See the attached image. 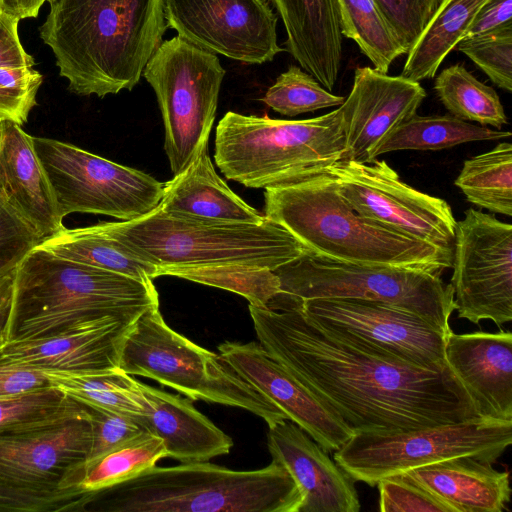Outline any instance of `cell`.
Masks as SVG:
<instances>
[{"mask_svg":"<svg viewBox=\"0 0 512 512\" xmlns=\"http://www.w3.org/2000/svg\"><path fill=\"white\" fill-rule=\"evenodd\" d=\"M259 344L354 432L405 431L479 417L448 368L398 362L315 324L298 308L249 304Z\"/></svg>","mask_w":512,"mask_h":512,"instance_id":"cell-1","label":"cell"},{"mask_svg":"<svg viewBox=\"0 0 512 512\" xmlns=\"http://www.w3.org/2000/svg\"><path fill=\"white\" fill-rule=\"evenodd\" d=\"M40 38L68 90L103 98L131 91L162 43V0H52Z\"/></svg>","mask_w":512,"mask_h":512,"instance_id":"cell-2","label":"cell"},{"mask_svg":"<svg viewBox=\"0 0 512 512\" xmlns=\"http://www.w3.org/2000/svg\"><path fill=\"white\" fill-rule=\"evenodd\" d=\"M264 202V216L285 228L314 257L437 275L451 268V252L358 215L329 173L267 188Z\"/></svg>","mask_w":512,"mask_h":512,"instance_id":"cell-3","label":"cell"},{"mask_svg":"<svg viewBox=\"0 0 512 512\" xmlns=\"http://www.w3.org/2000/svg\"><path fill=\"white\" fill-rule=\"evenodd\" d=\"M158 306L153 282L36 247L15 272L6 341L49 337L106 317L134 322L145 311Z\"/></svg>","mask_w":512,"mask_h":512,"instance_id":"cell-4","label":"cell"},{"mask_svg":"<svg viewBox=\"0 0 512 512\" xmlns=\"http://www.w3.org/2000/svg\"><path fill=\"white\" fill-rule=\"evenodd\" d=\"M300 492L281 465L232 470L208 461L153 467L86 492L76 512H299Z\"/></svg>","mask_w":512,"mask_h":512,"instance_id":"cell-5","label":"cell"},{"mask_svg":"<svg viewBox=\"0 0 512 512\" xmlns=\"http://www.w3.org/2000/svg\"><path fill=\"white\" fill-rule=\"evenodd\" d=\"M96 226L139 257L159 268L243 265L276 270L307 251L282 226L226 222L165 212Z\"/></svg>","mask_w":512,"mask_h":512,"instance_id":"cell-6","label":"cell"},{"mask_svg":"<svg viewBox=\"0 0 512 512\" xmlns=\"http://www.w3.org/2000/svg\"><path fill=\"white\" fill-rule=\"evenodd\" d=\"M344 153L339 107L302 120L229 111L216 127L217 167L248 188L267 189L328 173Z\"/></svg>","mask_w":512,"mask_h":512,"instance_id":"cell-7","label":"cell"},{"mask_svg":"<svg viewBox=\"0 0 512 512\" xmlns=\"http://www.w3.org/2000/svg\"><path fill=\"white\" fill-rule=\"evenodd\" d=\"M119 370L155 380L190 400L247 410L261 417L268 427L287 420L219 354L168 326L159 306L145 311L132 324L121 349Z\"/></svg>","mask_w":512,"mask_h":512,"instance_id":"cell-8","label":"cell"},{"mask_svg":"<svg viewBox=\"0 0 512 512\" xmlns=\"http://www.w3.org/2000/svg\"><path fill=\"white\" fill-rule=\"evenodd\" d=\"M512 442V421L482 417L405 431L354 432L334 461L354 481L370 486L387 476L470 456L494 463Z\"/></svg>","mask_w":512,"mask_h":512,"instance_id":"cell-9","label":"cell"},{"mask_svg":"<svg viewBox=\"0 0 512 512\" xmlns=\"http://www.w3.org/2000/svg\"><path fill=\"white\" fill-rule=\"evenodd\" d=\"M225 69L216 54L179 36L162 41L143 70L161 111L173 176L208 148Z\"/></svg>","mask_w":512,"mask_h":512,"instance_id":"cell-10","label":"cell"},{"mask_svg":"<svg viewBox=\"0 0 512 512\" xmlns=\"http://www.w3.org/2000/svg\"><path fill=\"white\" fill-rule=\"evenodd\" d=\"M278 294L298 299L347 298L396 306L451 331L455 310L451 284L424 270L355 265L314 257L307 252L276 270Z\"/></svg>","mask_w":512,"mask_h":512,"instance_id":"cell-11","label":"cell"},{"mask_svg":"<svg viewBox=\"0 0 512 512\" xmlns=\"http://www.w3.org/2000/svg\"><path fill=\"white\" fill-rule=\"evenodd\" d=\"M36 154L51 185L60 214H101L121 221L156 209L164 183L75 145L32 136Z\"/></svg>","mask_w":512,"mask_h":512,"instance_id":"cell-12","label":"cell"},{"mask_svg":"<svg viewBox=\"0 0 512 512\" xmlns=\"http://www.w3.org/2000/svg\"><path fill=\"white\" fill-rule=\"evenodd\" d=\"M284 306L298 308L315 324L375 354L426 369L447 368L444 351L452 331L405 309L359 299L298 300L281 294L267 308Z\"/></svg>","mask_w":512,"mask_h":512,"instance_id":"cell-13","label":"cell"},{"mask_svg":"<svg viewBox=\"0 0 512 512\" xmlns=\"http://www.w3.org/2000/svg\"><path fill=\"white\" fill-rule=\"evenodd\" d=\"M328 173L358 215L452 253L457 221L451 206L403 182L385 160H341Z\"/></svg>","mask_w":512,"mask_h":512,"instance_id":"cell-14","label":"cell"},{"mask_svg":"<svg viewBox=\"0 0 512 512\" xmlns=\"http://www.w3.org/2000/svg\"><path fill=\"white\" fill-rule=\"evenodd\" d=\"M91 443L83 404L75 413L0 431V483L48 496L83 494L78 485Z\"/></svg>","mask_w":512,"mask_h":512,"instance_id":"cell-15","label":"cell"},{"mask_svg":"<svg viewBox=\"0 0 512 512\" xmlns=\"http://www.w3.org/2000/svg\"><path fill=\"white\" fill-rule=\"evenodd\" d=\"M451 286L458 318L512 320V225L474 208L456 222Z\"/></svg>","mask_w":512,"mask_h":512,"instance_id":"cell-16","label":"cell"},{"mask_svg":"<svg viewBox=\"0 0 512 512\" xmlns=\"http://www.w3.org/2000/svg\"><path fill=\"white\" fill-rule=\"evenodd\" d=\"M167 27L203 50L246 64L283 51L277 16L265 0H162Z\"/></svg>","mask_w":512,"mask_h":512,"instance_id":"cell-17","label":"cell"},{"mask_svg":"<svg viewBox=\"0 0 512 512\" xmlns=\"http://www.w3.org/2000/svg\"><path fill=\"white\" fill-rule=\"evenodd\" d=\"M217 349L242 379L326 452L337 450L354 434L341 417L319 401L259 343L225 341Z\"/></svg>","mask_w":512,"mask_h":512,"instance_id":"cell-18","label":"cell"},{"mask_svg":"<svg viewBox=\"0 0 512 512\" xmlns=\"http://www.w3.org/2000/svg\"><path fill=\"white\" fill-rule=\"evenodd\" d=\"M420 82L390 76L373 67H357L352 89L339 106L345 138L343 160L371 163L378 144L417 114L426 98Z\"/></svg>","mask_w":512,"mask_h":512,"instance_id":"cell-19","label":"cell"},{"mask_svg":"<svg viewBox=\"0 0 512 512\" xmlns=\"http://www.w3.org/2000/svg\"><path fill=\"white\" fill-rule=\"evenodd\" d=\"M134 322L115 317L77 324L58 334L0 345V360L41 371L109 373Z\"/></svg>","mask_w":512,"mask_h":512,"instance_id":"cell-20","label":"cell"},{"mask_svg":"<svg viewBox=\"0 0 512 512\" xmlns=\"http://www.w3.org/2000/svg\"><path fill=\"white\" fill-rule=\"evenodd\" d=\"M267 446L300 492L299 512H359L355 481L298 425L283 420L270 426Z\"/></svg>","mask_w":512,"mask_h":512,"instance_id":"cell-21","label":"cell"},{"mask_svg":"<svg viewBox=\"0 0 512 512\" xmlns=\"http://www.w3.org/2000/svg\"><path fill=\"white\" fill-rule=\"evenodd\" d=\"M445 363L471 399L477 415L512 421V334L473 332L446 340Z\"/></svg>","mask_w":512,"mask_h":512,"instance_id":"cell-22","label":"cell"},{"mask_svg":"<svg viewBox=\"0 0 512 512\" xmlns=\"http://www.w3.org/2000/svg\"><path fill=\"white\" fill-rule=\"evenodd\" d=\"M0 199L45 240L65 227L32 136L0 121Z\"/></svg>","mask_w":512,"mask_h":512,"instance_id":"cell-23","label":"cell"},{"mask_svg":"<svg viewBox=\"0 0 512 512\" xmlns=\"http://www.w3.org/2000/svg\"><path fill=\"white\" fill-rule=\"evenodd\" d=\"M140 388L145 410L136 418L163 441L167 457L182 463L202 462L230 452L232 438L198 411L192 400L142 382Z\"/></svg>","mask_w":512,"mask_h":512,"instance_id":"cell-24","label":"cell"},{"mask_svg":"<svg viewBox=\"0 0 512 512\" xmlns=\"http://www.w3.org/2000/svg\"><path fill=\"white\" fill-rule=\"evenodd\" d=\"M286 30V50L325 89H334L342 62L337 0H271Z\"/></svg>","mask_w":512,"mask_h":512,"instance_id":"cell-25","label":"cell"},{"mask_svg":"<svg viewBox=\"0 0 512 512\" xmlns=\"http://www.w3.org/2000/svg\"><path fill=\"white\" fill-rule=\"evenodd\" d=\"M404 474L454 512H503L511 498L509 473L470 456L443 460Z\"/></svg>","mask_w":512,"mask_h":512,"instance_id":"cell-26","label":"cell"},{"mask_svg":"<svg viewBox=\"0 0 512 512\" xmlns=\"http://www.w3.org/2000/svg\"><path fill=\"white\" fill-rule=\"evenodd\" d=\"M158 207L169 213L226 222L262 223L266 219L220 178L208 148L184 171L164 183Z\"/></svg>","mask_w":512,"mask_h":512,"instance_id":"cell-27","label":"cell"},{"mask_svg":"<svg viewBox=\"0 0 512 512\" xmlns=\"http://www.w3.org/2000/svg\"><path fill=\"white\" fill-rule=\"evenodd\" d=\"M60 257L125 275L143 282L159 277V268L101 231L96 224L64 228L39 246Z\"/></svg>","mask_w":512,"mask_h":512,"instance_id":"cell-28","label":"cell"},{"mask_svg":"<svg viewBox=\"0 0 512 512\" xmlns=\"http://www.w3.org/2000/svg\"><path fill=\"white\" fill-rule=\"evenodd\" d=\"M489 0H444L408 51L401 76L416 82L434 78L448 54Z\"/></svg>","mask_w":512,"mask_h":512,"instance_id":"cell-29","label":"cell"},{"mask_svg":"<svg viewBox=\"0 0 512 512\" xmlns=\"http://www.w3.org/2000/svg\"><path fill=\"white\" fill-rule=\"evenodd\" d=\"M18 23L0 11V120L22 126L37 104L43 76L20 42Z\"/></svg>","mask_w":512,"mask_h":512,"instance_id":"cell-30","label":"cell"},{"mask_svg":"<svg viewBox=\"0 0 512 512\" xmlns=\"http://www.w3.org/2000/svg\"><path fill=\"white\" fill-rule=\"evenodd\" d=\"M509 131L471 124L451 114L420 116L415 114L402 122L378 144L374 157L399 150L437 151L486 140H501Z\"/></svg>","mask_w":512,"mask_h":512,"instance_id":"cell-31","label":"cell"},{"mask_svg":"<svg viewBox=\"0 0 512 512\" xmlns=\"http://www.w3.org/2000/svg\"><path fill=\"white\" fill-rule=\"evenodd\" d=\"M43 372L51 386L80 403L132 417L144 413L145 398L140 381L121 370L109 373Z\"/></svg>","mask_w":512,"mask_h":512,"instance_id":"cell-32","label":"cell"},{"mask_svg":"<svg viewBox=\"0 0 512 512\" xmlns=\"http://www.w3.org/2000/svg\"><path fill=\"white\" fill-rule=\"evenodd\" d=\"M466 200L492 213L512 215V144L500 142L467 159L455 179Z\"/></svg>","mask_w":512,"mask_h":512,"instance_id":"cell-33","label":"cell"},{"mask_svg":"<svg viewBox=\"0 0 512 512\" xmlns=\"http://www.w3.org/2000/svg\"><path fill=\"white\" fill-rule=\"evenodd\" d=\"M342 36L353 40L373 68L388 73L407 51L375 0H337Z\"/></svg>","mask_w":512,"mask_h":512,"instance_id":"cell-34","label":"cell"},{"mask_svg":"<svg viewBox=\"0 0 512 512\" xmlns=\"http://www.w3.org/2000/svg\"><path fill=\"white\" fill-rule=\"evenodd\" d=\"M433 88L449 114L458 119L481 126L490 125L498 130L508 123L497 92L479 81L462 64L442 69Z\"/></svg>","mask_w":512,"mask_h":512,"instance_id":"cell-35","label":"cell"},{"mask_svg":"<svg viewBox=\"0 0 512 512\" xmlns=\"http://www.w3.org/2000/svg\"><path fill=\"white\" fill-rule=\"evenodd\" d=\"M165 457L163 441L150 432L145 433L87 463L78 490L93 492L127 481Z\"/></svg>","mask_w":512,"mask_h":512,"instance_id":"cell-36","label":"cell"},{"mask_svg":"<svg viewBox=\"0 0 512 512\" xmlns=\"http://www.w3.org/2000/svg\"><path fill=\"white\" fill-rule=\"evenodd\" d=\"M164 275L236 293L257 307L266 308L280 292L278 276L266 268L243 265L187 267L168 269L163 272Z\"/></svg>","mask_w":512,"mask_h":512,"instance_id":"cell-37","label":"cell"},{"mask_svg":"<svg viewBox=\"0 0 512 512\" xmlns=\"http://www.w3.org/2000/svg\"><path fill=\"white\" fill-rule=\"evenodd\" d=\"M344 100L343 96L331 93L296 65H291L280 74L262 98L275 112L289 117L339 107Z\"/></svg>","mask_w":512,"mask_h":512,"instance_id":"cell-38","label":"cell"},{"mask_svg":"<svg viewBox=\"0 0 512 512\" xmlns=\"http://www.w3.org/2000/svg\"><path fill=\"white\" fill-rule=\"evenodd\" d=\"M82 409V404L53 386L0 400V431L27 427Z\"/></svg>","mask_w":512,"mask_h":512,"instance_id":"cell-39","label":"cell"},{"mask_svg":"<svg viewBox=\"0 0 512 512\" xmlns=\"http://www.w3.org/2000/svg\"><path fill=\"white\" fill-rule=\"evenodd\" d=\"M456 48L498 88L512 92V24L487 34L464 38Z\"/></svg>","mask_w":512,"mask_h":512,"instance_id":"cell-40","label":"cell"},{"mask_svg":"<svg viewBox=\"0 0 512 512\" xmlns=\"http://www.w3.org/2000/svg\"><path fill=\"white\" fill-rule=\"evenodd\" d=\"M83 405L92 429V443L86 464L148 433L136 417Z\"/></svg>","mask_w":512,"mask_h":512,"instance_id":"cell-41","label":"cell"},{"mask_svg":"<svg viewBox=\"0 0 512 512\" xmlns=\"http://www.w3.org/2000/svg\"><path fill=\"white\" fill-rule=\"evenodd\" d=\"M376 485L382 512H454L404 473L384 477Z\"/></svg>","mask_w":512,"mask_h":512,"instance_id":"cell-42","label":"cell"},{"mask_svg":"<svg viewBox=\"0 0 512 512\" xmlns=\"http://www.w3.org/2000/svg\"><path fill=\"white\" fill-rule=\"evenodd\" d=\"M444 0H375L408 51Z\"/></svg>","mask_w":512,"mask_h":512,"instance_id":"cell-43","label":"cell"},{"mask_svg":"<svg viewBox=\"0 0 512 512\" xmlns=\"http://www.w3.org/2000/svg\"><path fill=\"white\" fill-rule=\"evenodd\" d=\"M43 239L0 199V276L18 268Z\"/></svg>","mask_w":512,"mask_h":512,"instance_id":"cell-44","label":"cell"},{"mask_svg":"<svg viewBox=\"0 0 512 512\" xmlns=\"http://www.w3.org/2000/svg\"><path fill=\"white\" fill-rule=\"evenodd\" d=\"M82 495L48 496L0 483V512H75Z\"/></svg>","mask_w":512,"mask_h":512,"instance_id":"cell-45","label":"cell"},{"mask_svg":"<svg viewBox=\"0 0 512 512\" xmlns=\"http://www.w3.org/2000/svg\"><path fill=\"white\" fill-rule=\"evenodd\" d=\"M49 386L43 371L0 360V400Z\"/></svg>","mask_w":512,"mask_h":512,"instance_id":"cell-46","label":"cell"},{"mask_svg":"<svg viewBox=\"0 0 512 512\" xmlns=\"http://www.w3.org/2000/svg\"><path fill=\"white\" fill-rule=\"evenodd\" d=\"M512 24V0H489L477 13L463 37H475Z\"/></svg>","mask_w":512,"mask_h":512,"instance_id":"cell-47","label":"cell"},{"mask_svg":"<svg viewBox=\"0 0 512 512\" xmlns=\"http://www.w3.org/2000/svg\"><path fill=\"white\" fill-rule=\"evenodd\" d=\"M16 269L0 276V345L7 339Z\"/></svg>","mask_w":512,"mask_h":512,"instance_id":"cell-48","label":"cell"},{"mask_svg":"<svg viewBox=\"0 0 512 512\" xmlns=\"http://www.w3.org/2000/svg\"><path fill=\"white\" fill-rule=\"evenodd\" d=\"M47 1L52 0H0V11L17 21L36 18L40 8Z\"/></svg>","mask_w":512,"mask_h":512,"instance_id":"cell-49","label":"cell"}]
</instances>
